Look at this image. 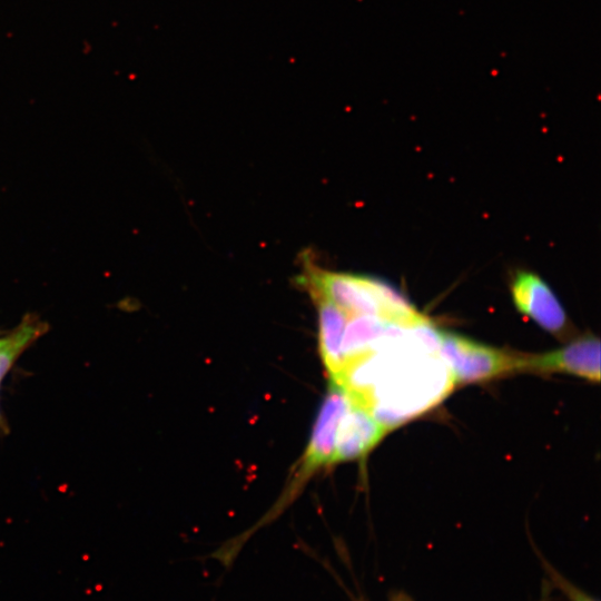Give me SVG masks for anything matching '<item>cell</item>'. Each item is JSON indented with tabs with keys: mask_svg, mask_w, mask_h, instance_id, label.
Listing matches in <instances>:
<instances>
[{
	"mask_svg": "<svg viewBox=\"0 0 601 601\" xmlns=\"http://www.w3.org/2000/svg\"><path fill=\"white\" fill-rule=\"evenodd\" d=\"M430 321L392 323L333 380L388 430L446 396L455 385Z\"/></svg>",
	"mask_w": 601,
	"mask_h": 601,
	"instance_id": "6da1fadb",
	"label": "cell"
},
{
	"mask_svg": "<svg viewBox=\"0 0 601 601\" xmlns=\"http://www.w3.org/2000/svg\"><path fill=\"white\" fill-rule=\"evenodd\" d=\"M308 288L328 298L347 316L375 315L395 324H406L418 312L391 285L372 277L313 269Z\"/></svg>",
	"mask_w": 601,
	"mask_h": 601,
	"instance_id": "7a4b0ae2",
	"label": "cell"
},
{
	"mask_svg": "<svg viewBox=\"0 0 601 601\" xmlns=\"http://www.w3.org/2000/svg\"><path fill=\"white\" fill-rule=\"evenodd\" d=\"M439 349L455 384L474 383L521 371L522 354L486 346L439 329Z\"/></svg>",
	"mask_w": 601,
	"mask_h": 601,
	"instance_id": "3957f363",
	"label": "cell"
},
{
	"mask_svg": "<svg viewBox=\"0 0 601 601\" xmlns=\"http://www.w3.org/2000/svg\"><path fill=\"white\" fill-rule=\"evenodd\" d=\"M349 402L351 397L345 390L329 381L298 470V481H303L322 466L334 464L336 431Z\"/></svg>",
	"mask_w": 601,
	"mask_h": 601,
	"instance_id": "277c9868",
	"label": "cell"
},
{
	"mask_svg": "<svg viewBox=\"0 0 601 601\" xmlns=\"http://www.w3.org/2000/svg\"><path fill=\"white\" fill-rule=\"evenodd\" d=\"M521 372L565 373L598 383L600 381V341L595 336L587 335L552 352L536 355L522 354Z\"/></svg>",
	"mask_w": 601,
	"mask_h": 601,
	"instance_id": "5b68a950",
	"label": "cell"
},
{
	"mask_svg": "<svg viewBox=\"0 0 601 601\" xmlns=\"http://www.w3.org/2000/svg\"><path fill=\"white\" fill-rule=\"evenodd\" d=\"M515 307L549 333L562 336L568 332V316L549 285L529 272H519L512 280Z\"/></svg>",
	"mask_w": 601,
	"mask_h": 601,
	"instance_id": "8992f818",
	"label": "cell"
},
{
	"mask_svg": "<svg viewBox=\"0 0 601 601\" xmlns=\"http://www.w3.org/2000/svg\"><path fill=\"white\" fill-rule=\"evenodd\" d=\"M388 431L351 397L337 426L334 463L355 460L367 454Z\"/></svg>",
	"mask_w": 601,
	"mask_h": 601,
	"instance_id": "52a82bcc",
	"label": "cell"
},
{
	"mask_svg": "<svg viewBox=\"0 0 601 601\" xmlns=\"http://www.w3.org/2000/svg\"><path fill=\"white\" fill-rule=\"evenodd\" d=\"M318 309V345L329 378L334 377L341 363V343L347 315L319 293L311 292Z\"/></svg>",
	"mask_w": 601,
	"mask_h": 601,
	"instance_id": "ba28073f",
	"label": "cell"
},
{
	"mask_svg": "<svg viewBox=\"0 0 601 601\" xmlns=\"http://www.w3.org/2000/svg\"><path fill=\"white\" fill-rule=\"evenodd\" d=\"M45 331L40 321L29 316L12 333L7 335L6 342L0 348V384L19 355ZM0 427H3L1 414Z\"/></svg>",
	"mask_w": 601,
	"mask_h": 601,
	"instance_id": "9c48e42d",
	"label": "cell"
},
{
	"mask_svg": "<svg viewBox=\"0 0 601 601\" xmlns=\"http://www.w3.org/2000/svg\"><path fill=\"white\" fill-rule=\"evenodd\" d=\"M553 582L562 590L570 601H595L575 588L553 569L548 570Z\"/></svg>",
	"mask_w": 601,
	"mask_h": 601,
	"instance_id": "30bf717a",
	"label": "cell"
},
{
	"mask_svg": "<svg viewBox=\"0 0 601 601\" xmlns=\"http://www.w3.org/2000/svg\"><path fill=\"white\" fill-rule=\"evenodd\" d=\"M6 339H7V335L6 336H0V348L4 344Z\"/></svg>",
	"mask_w": 601,
	"mask_h": 601,
	"instance_id": "8fae6325",
	"label": "cell"
},
{
	"mask_svg": "<svg viewBox=\"0 0 601 601\" xmlns=\"http://www.w3.org/2000/svg\"><path fill=\"white\" fill-rule=\"evenodd\" d=\"M546 597H548V595H543V598H542V600H541V601H546V600H548V598H546Z\"/></svg>",
	"mask_w": 601,
	"mask_h": 601,
	"instance_id": "7c38bea8",
	"label": "cell"
}]
</instances>
